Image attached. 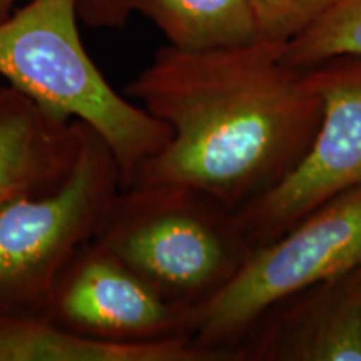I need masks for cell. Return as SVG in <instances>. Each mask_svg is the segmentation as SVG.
<instances>
[{
	"instance_id": "cell-1",
	"label": "cell",
	"mask_w": 361,
	"mask_h": 361,
	"mask_svg": "<svg viewBox=\"0 0 361 361\" xmlns=\"http://www.w3.org/2000/svg\"><path fill=\"white\" fill-rule=\"evenodd\" d=\"M283 47H161L124 89L171 130L133 186H188L234 213L276 188L310 149L323 109L308 69L288 64Z\"/></svg>"
},
{
	"instance_id": "cell-2",
	"label": "cell",
	"mask_w": 361,
	"mask_h": 361,
	"mask_svg": "<svg viewBox=\"0 0 361 361\" xmlns=\"http://www.w3.org/2000/svg\"><path fill=\"white\" fill-rule=\"evenodd\" d=\"M78 0H27L0 24V78L51 116L104 139L123 188L171 137L164 123L121 96L85 51Z\"/></svg>"
},
{
	"instance_id": "cell-3",
	"label": "cell",
	"mask_w": 361,
	"mask_h": 361,
	"mask_svg": "<svg viewBox=\"0 0 361 361\" xmlns=\"http://www.w3.org/2000/svg\"><path fill=\"white\" fill-rule=\"evenodd\" d=\"M94 241L192 313L218 296L256 250L234 211L179 184L121 189Z\"/></svg>"
},
{
	"instance_id": "cell-4",
	"label": "cell",
	"mask_w": 361,
	"mask_h": 361,
	"mask_svg": "<svg viewBox=\"0 0 361 361\" xmlns=\"http://www.w3.org/2000/svg\"><path fill=\"white\" fill-rule=\"evenodd\" d=\"M121 189L109 146L82 124L74 162L61 183L0 204V322L42 318L57 274L94 239Z\"/></svg>"
},
{
	"instance_id": "cell-5",
	"label": "cell",
	"mask_w": 361,
	"mask_h": 361,
	"mask_svg": "<svg viewBox=\"0 0 361 361\" xmlns=\"http://www.w3.org/2000/svg\"><path fill=\"white\" fill-rule=\"evenodd\" d=\"M361 266V186L323 202L281 236L258 246L218 296L194 311L189 340L216 360L266 310L323 279Z\"/></svg>"
},
{
	"instance_id": "cell-6",
	"label": "cell",
	"mask_w": 361,
	"mask_h": 361,
	"mask_svg": "<svg viewBox=\"0 0 361 361\" xmlns=\"http://www.w3.org/2000/svg\"><path fill=\"white\" fill-rule=\"evenodd\" d=\"M306 69L323 104L313 142L276 188L236 211L256 247L323 202L361 186V56L328 59Z\"/></svg>"
},
{
	"instance_id": "cell-7",
	"label": "cell",
	"mask_w": 361,
	"mask_h": 361,
	"mask_svg": "<svg viewBox=\"0 0 361 361\" xmlns=\"http://www.w3.org/2000/svg\"><path fill=\"white\" fill-rule=\"evenodd\" d=\"M192 314L90 239L57 274L40 319L99 340L147 343L189 340Z\"/></svg>"
},
{
	"instance_id": "cell-8",
	"label": "cell",
	"mask_w": 361,
	"mask_h": 361,
	"mask_svg": "<svg viewBox=\"0 0 361 361\" xmlns=\"http://www.w3.org/2000/svg\"><path fill=\"white\" fill-rule=\"evenodd\" d=\"M241 361H361V266L279 301L231 351Z\"/></svg>"
},
{
	"instance_id": "cell-9",
	"label": "cell",
	"mask_w": 361,
	"mask_h": 361,
	"mask_svg": "<svg viewBox=\"0 0 361 361\" xmlns=\"http://www.w3.org/2000/svg\"><path fill=\"white\" fill-rule=\"evenodd\" d=\"M78 121L45 112L11 85H0V204L56 186L78 152Z\"/></svg>"
},
{
	"instance_id": "cell-10",
	"label": "cell",
	"mask_w": 361,
	"mask_h": 361,
	"mask_svg": "<svg viewBox=\"0 0 361 361\" xmlns=\"http://www.w3.org/2000/svg\"><path fill=\"white\" fill-rule=\"evenodd\" d=\"M0 361H218L188 338L121 343L85 336L44 319L0 322Z\"/></svg>"
},
{
	"instance_id": "cell-11",
	"label": "cell",
	"mask_w": 361,
	"mask_h": 361,
	"mask_svg": "<svg viewBox=\"0 0 361 361\" xmlns=\"http://www.w3.org/2000/svg\"><path fill=\"white\" fill-rule=\"evenodd\" d=\"M130 11L151 20L179 51H219L258 40L250 0H130Z\"/></svg>"
},
{
	"instance_id": "cell-12",
	"label": "cell",
	"mask_w": 361,
	"mask_h": 361,
	"mask_svg": "<svg viewBox=\"0 0 361 361\" xmlns=\"http://www.w3.org/2000/svg\"><path fill=\"white\" fill-rule=\"evenodd\" d=\"M343 56H361V0H336L283 47L284 61L300 69Z\"/></svg>"
},
{
	"instance_id": "cell-13",
	"label": "cell",
	"mask_w": 361,
	"mask_h": 361,
	"mask_svg": "<svg viewBox=\"0 0 361 361\" xmlns=\"http://www.w3.org/2000/svg\"><path fill=\"white\" fill-rule=\"evenodd\" d=\"M336 0H250L258 40L286 45L308 30Z\"/></svg>"
},
{
	"instance_id": "cell-14",
	"label": "cell",
	"mask_w": 361,
	"mask_h": 361,
	"mask_svg": "<svg viewBox=\"0 0 361 361\" xmlns=\"http://www.w3.org/2000/svg\"><path fill=\"white\" fill-rule=\"evenodd\" d=\"M130 13V0H78L79 20L92 29H121Z\"/></svg>"
},
{
	"instance_id": "cell-15",
	"label": "cell",
	"mask_w": 361,
	"mask_h": 361,
	"mask_svg": "<svg viewBox=\"0 0 361 361\" xmlns=\"http://www.w3.org/2000/svg\"><path fill=\"white\" fill-rule=\"evenodd\" d=\"M25 2L27 0H0V24L8 19V17L19 8L20 4Z\"/></svg>"
}]
</instances>
